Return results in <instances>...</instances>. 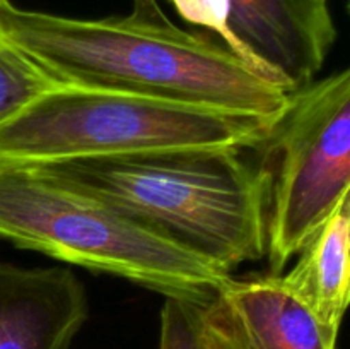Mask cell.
Returning <instances> with one entry per match:
<instances>
[{
  "instance_id": "obj_1",
  "label": "cell",
  "mask_w": 350,
  "mask_h": 349,
  "mask_svg": "<svg viewBox=\"0 0 350 349\" xmlns=\"http://www.w3.org/2000/svg\"><path fill=\"white\" fill-rule=\"evenodd\" d=\"M0 34L60 84L279 120L291 94L224 43L171 23L156 0L129 16L79 19L0 0Z\"/></svg>"
},
{
  "instance_id": "obj_2",
  "label": "cell",
  "mask_w": 350,
  "mask_h": 349,
  "mask_svg": "<svg viewBox=\"0 0 350 349\" xmlns=\"http://www.w3.org/2000/svg\"><path fill=\"white\" fill-rule=\"evenodd\" d=\"M26 166L228 274L265 257V181L243 149L187 147Z\"/></svg>"
},
{
  "instance_id": "obj_3",
  "label": "cell",
  "mask_w": 350,
  "mask_h": 349,
  "mask_svg": "<svg viewBox=\"0 0 350 349\" xmlns=\"http://www.w3.org/2000/svg\"><path fill=\"white\" fill-rule=\"evenodd\" d=\"M0 236L164 296L208 303L231 274L36 168L0 164Z\"/></svg>"
},
{
  "instance_id": "obj_4",
  "label": "cell",
  "mask_w": 350,
  "mask_h": 349,
  "mask_svg": "<svg viewBox=\"0 0 350 349\" xmlns=\"http://www.w3.org/2000/svg\"><path fill=\"white\" fill-rule=\"evenodd\" d=\"M277 120L60 84L0 123V164L193 147L255 149Z\"/></svg>"
},
{
  "instance_id": "obj_5",
  "label": "cell",
  "mask_w": 350,
  "mask_h": 349,
  "mask_svg": "<svg viewBox=\"0 0 350 349\" xmlns=\"http://www.w3.org/2000/svg\"><path fill=\"white\" fill-rule=\"evenodd\" d=\"M255 151L265 181V257L280 274L350 185V67L293 92Z\"/></svg>"
},
{
  "instance_id": "obj_6",
  "label": "cell",
  "mask_w": 350,
  "mask_h": 349,
  "mask_svg": "<svg viewBox=\"0 0 350 349\" xmlns=\"http://www.w3.org/2000/svg\"><path fill=\"white\" fill-rule=\"evenodd\" d=\"M289 94L314 81L337 31L328 0H170Z\"/></svg>"
},
{
  "instance_id": "obj_7",
  "label": "cell",
  "mask_w": 350,
  "mask_h": 349,
  "mask_svg": "<svg viewBox=\"0 0 350 349\" xmlns=\"http://www.w3.org/2000/svg\"><path fill=\"white\" fill-rule=\"evenodd\" d=\"M88 317V293L72 270L0 263V349H72Z\"/></svg>"
},
{
  "instance_id": "obj_8",
  "label": "cell",
  "mask_w": 350,
  "mask_h": 349,
  "mask_svg": "<svg viewBox=\"0 0 350 349\" xmlns=\"http://www.w3.org/2000/svg\"><path fill=\"white\" fill-rule=\"evenodd\" d=\"M250 349H335L332 334L282 274L229 277L219 291Z\"/></svg>"
},
{
  "instance_id": "obj_9",
  "label": "cell",
  "mask_w": 350,
  "mask_h": 349,
  "mask_svg": "<svg viewBox=\"0 0 350 349\" xmlns=\"http://www.w3.org/2000/svg\"><path fill=\"white\" fill-rule=\"evenodd\" d=\"M321 324L338 335L350 308V185L284 274Z\"/></svg>"
},
{
  "instance_id": "obj_10",
  "label": "cell",
  "mask_w": 350,
  "mask_h": 349,
  "mask_svg": "<svg viewBox=\"0 0 350 349\" xmlns=\"http://www.w3.org/2000/svg\"><path fill=\"white\" fill-rule=\"evenodd\" d=\"M57 86L60 82L0 34V123Z\"/></svg>"
},
{
  "instance_id": "obj_11",
  "label": "cell",
  "mask_w": 350,
  "mask_h": 349,
  "mask_svg": "<svg viewBox=\"0 0 350 349\" xmlns=\"http://www.w3.org/2000/svg\"><path fill=\"white\" fill-rule=\"evenodd\" d=\"M202 303L166 296L161 310L159 349H211L202 320Z\"/></svg>"
},
{
  "instance_id": "obj_12",
  "label": "cell",
  "mask_w": 350,
  "mask_h": 349,
  "mask_svg": "<svg viewBox=\"0 0 350 349\" xmlns=\"http://www.w3.org/2000/svg\"><path fill=\"white\" fill-rule=\"evenodd\" d=\"M202 320L211 349H250L238 320L221 294L202 307Z\"/></svg>"
},
{
  "instance_id": "obj_13",
  "label": "cell",
  "mask_w": 350,
  "mask_h": 349,
  "mask_svg": "<svg viewBox=\"0 0 350 349\" xmlns=\"http://www.w3.org/2000/svg\"><path fill=\"white\" fill-rule=\"evenodd\" d=\"M349 10H350V3H349Z\"/></svg>"
}]
</instances>
